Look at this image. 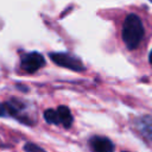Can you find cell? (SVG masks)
<instances>
[{
  "label": "cell",
  "mask_w": 152,
  "mask_h": 152,
  "mask_svg": "<svg viewBox=\"0 0 152 152\" xmlns=\"http://www.w3.org/2000/svg\"><path fill=\"white\" fill-rule=\"evenodd\" d=\"M144 38V26L137 14H128L122 25V40L127 49H135Z\"/></svg>",
  "instance_id": "6da1fadb"
},
{
  "label": "cell",
  "mask_w": 152,
  "mask_h": 152,
  "mask_svg": "<svg viewBox=\"0 0 152 152\" xmlns=\"http://www.w3.org/2000/svg\"><path fill=\"white\" fill-rule=\"evenodd\" d=\"M50 58L52 59L53 63H56L59 66L74 70V71H83L84 66L83 63L81 62V59H78L77 57L70 55V53H65V52H53L50 53Z\"/></svg>",
  "instance_id": "7a4b0ae2"
},
{
  "label": "cell",
  "mask_w": 152,
  "mask_h": 152,
  "mask_svg": "<svg viewBox=\"0 0 152 152\" xmlns=\"http://www.w3.org/2000/svg\"><path fill=\"white\" fill-rule=\"evenodd\" d=\"M44 64H45V59H44L43 55H40L39 52H28V53H25L21 57V61H20L21 69L24 71H26V72H30V74L36 72Z\"/></svg>",
  "instance_id": "3957f363"
},
{
  "label": "cell",
  "mask_w": 152,
  "mask_h": 152,
  "mask_svg": "<svg viewBox=\"0 0 152 152\" xmlns=\"http://www.w3.org/2000/svg\"><path fill=\"white\" fill-rule=\"evenodd\" d=\"M89 145L94 152H113L114 151L113 142L104 137H93L89 140Z\"/></svg>",
  "instance_id": "277c9868"
},
{
  "label": "cell",
  "mask_w": 152,
  "mask_h": 152,
  "mask_svg": "<svg viewBox=\"0 0 152 152\" xmlns=\"http://www.w3.org/2000/svg\"><path fill=\"white\" fill-rule=\"evenodd\" d=\"M56 115H57V125H62L65 128L70 127L72 124V115L70 113V109L65 106H59L56 109Z\"/></svg>",
  "instance_id": "5b68a950"
},
{
  "label": "cell",
  "mask_w": 152,
  "mask_h": 152,
  "mask_svg": "<svg viewBox=\"0 0 152 152\" xmlns=\"http://www.w3.org/2000/svg\"><path fill=\"white\" fill-rule=\"evenodd\" d=\"M139 132L148 140H152V118L151 116H142L137 122Z\"/></svg>",
  "instance_id": "8992f818"
},
{
  "label": "cell",
  "mask_w": 152,
  "mask_h": 152,
  "mask_svg": "<svg viewBox=\"0 0 152 152\" xmlns=\"http://www.w3.org/2000/svg\"><path fill=\"white\" fill-rule=\"evenodd\" d=\"M44 119L48 124L57 125V115H56V109H46L44 112Z\"/></svg>",
  "instance_id": "52a82bcc"
},
{
  "label": "cell",
  "mask_w": 152,
  "mask_h": 152,
  "mask_svg": "<svg viewBox=\"0 0 152 152\" xmlns=\"http://www.w3.org/2000/svg\"><path fill=\"white\" fill-rule=\"evenodd\" d=\"M24 150L26 152H45L43 148H40L39 146L32 144V142H27L25 146H24Z\"/></svg>",
  "instance_id": "ba28073f"
},
{
  "label": "cell",
  "mask_w": 152,
  "mask_h": 152,
  "mask_svg": "<svg viewBox=\"0 0 152 152\" xmlns=\"http://www.w3.org/2000/svg\"><path fill=\"white\" fill-rule=\"evenodd\" d=\"M2 116H8L6 103H0V118H2Z\"/></svg>",
  "instance_id": "9c48e42d"
},
{
  "label": "cell",
  "mask_w": 152,
  "mask_h": 152,
  "mask_svg": "<svg viewBox=\"0 0 152 152\" xmlns=\"http://www.w3.org/2000/svg\"><path fill=\"white\" fill-rule=\"evenodd\" d=\"M148 62H150V64L152 65V50H151V52H150V56H148Z\"/></svg>",
  "instance_id": "30bf717a"
}]
</instances>
